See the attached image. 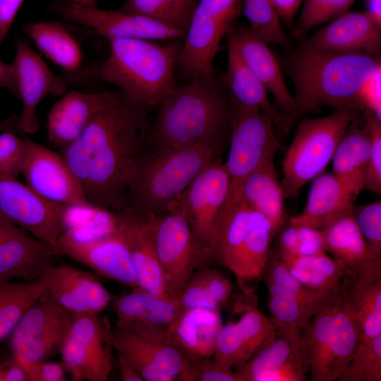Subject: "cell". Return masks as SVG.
<instances>
[{"mask_svg": "<svg viewBox=\"0 0 381 381\" xmlns=\"http://www.w3.org/2000/svg\"><path fill=\"white\" fill-rule=\"evenodd\" d=\"M23 0H0V45L6 37Z\"/></svg>", "mask_w": 381, "mask_h": 381, "instance_id": "cell-56", "label": "cell"}, {"mask_svg": "<svg viewBox=\"0 0 381 381\" xmlns=\"http://www.w3.org/2000/svg\"><path fill=\"white\" fill-rule=\"evenodd\" d=\"M199 0H126L120 8L186 32Z\"/></svg>", "mask_w": 381, "mask_h": 381, "instance_id": "cell-41", "label": "cell"}, {"mask_svg": "<svg viewBox=\"0 0 381 381\" xmlns=\"http://www.w3.org/2000/svg\"><path fill=\"white\" fill-rule=\"evenodd\" d=\"M352 214L371 252L381 258V201L353 206Z\"/></svg>", "mask_w": 381, "mask_h": 381, "instance_id": "cell-46", "label": "cell"}, {"mask_svg": "<svg viewBox=\"0 0 381 381\" xmlns=\"http://www.w3.org/2000/svg\"><path fill=\"white\" fill-rule=\"evenodd\" d=\"M231 114V99H226L214 78L192 79L159 105L150 128V150L226 144Z\"/></svg>", "mask_w": 381, "mask_h": 381, "instance_id": "cell-3", "label": "cell"}, {"mask_svg": "<svg viewBox=\"0 0 381 381\" xmlns=\"http://www.w3.org/2000/svg\"><path fill=\"white\" fill-rule=\"evenodd\" d=\"M122 98L121 92H66L48 114L47 134L50 143L60 150L66 148L80 136L99 112L118 104Z\"/></svg>", "mask_w": 381, "mask_h": 381, "instance_id": "cell-24", "label": "cell"}, {"mask_svg": "<svg viewBox=\"0 0 381 381\" xmlns=\"http://www.w3.org/2000/svg\"><path fill=\"white\" fill-rule=\"evenodd\" d=\"M358 100L363 110H369L381 119V65L361 86Z\"/></svg>", "mask_w": 381, "mask_h": 381, "instance_id": "cell-51", "label": "cell"}, {"mask_svg": "<svg viewBox=\"0 0 381 381\" xmlns=\"http://www.w3.org/2000/svg\"><path fill=\"white\" fill-rule=\"evenodd\" d=\"M366 12L376 21L381 25V0H366Z\"/></svg>", "mask_w": 381, "mask_h": 381, "instance_id": "cell-61", "label": "cell"}, {"mask_svg": "<svg viewBox=\"0 0 381 381\" xmlns=\"http://www.w3.org/2000/svg\"><path fill=\"white\" fill-rule=\"evenodd\" d=\"M276 234L270 221L252 209L248 232L235 274L244 293L247 291V284L258 282L262 278L271 250V243Z\"/></svg>", "mask_w": 381, "mask_h": 381, "instance_id": "cell-35", "label": "cell"}, {"mask_svg": "<svg viewBox=\"0 0 381 381\" xmlns=\"http://www.w3.org/2000/svg\"><path fill=\"white\" fill-rule=\"evenodd\" d=\"M73 206L49 201L13 178L0 176V212L59 255Z\"/></svg>", "mask_w": 381, "mask_h": 381, "instance_id": "cell-12", "label": "cell"}, {"mask_svg": "<svg viewBox=\"0 0 381 381\" xmlns=\"http://www.w3.org/2000/svg\"><path fill=\"white\" fill-rule=\"evenodd\" d=\"M209 295L222 306L229 299L232 286L231 282L216 270H205L195 274Z\"/></svg>", "mask_w": 381, "mask_h": 381, "instance_id": "cell-52", "label": "cell"}, {"mask_svg": "<svg viewBox=\"0 0 381 381\" xmlns=\"http://www.w3.org/2000/svg\"><path fill=\"white\" fill-rule=\"evenodd\" d=\"M280 20L291 28L303 0H272Z\"/></svg>", "mask_w": 381, "mask_h": 381, "instance_id": "cell-58", "label": "cell"}, {"mask_svg": "<svg viewBox=\"0 0 381 381\" xmlns=\"http://www.w3.org/2000/svg\"><path fill=\"white\" fill-rule=\"evenodd\" d=\"M220 312L183 309L168 329L165 339L188 356L213 357L217 338L222 326Z\"/></svg>", "mask_w": 381, "mask_h": 381, "instance_id": "cell-30", "label": "cell"}, {"mask_svg": "<svg viewBox=\"0 0 381 381\" xmlns=\"http://www.w3.org/2000/svg\"><path fill=\"white\" fill-rule=\"evenodd\" d=\"M346 307L357 320L360 339L371 340L381 334V270L347 274L339 285Z\"/></svg>", "mask_w": 381, "mask_h": 381, "instance_id": "cell-29", "label": "cell"}, {"mask_svg": "<svg viewBox=\"0 0 381 381\" xmlns=\"http://www.w3.org/2000/svg\"><path fill=\"white\" fill-rule=\"evenodd\" d=\"M372 149L368 128L356 114L332 157V173L356 197L364 189L365 172Z\"/></svg>", "mask_w": 381, "mask_h": 381, "instance_id": "cell-31", "label": "cell"}, {"mask_svg": "<svg viewBox=\"0 0 381 381\" xmlns=\"http://www.w3.org/2000/svg\"><path fill=\"white\" fill-rule=\"evenodd\" d=\"M109 331L114 349L133 364L143 380L184 381L189 356L166 339L111 327Z\"/></svg>", "mask_w": 381, "mask_h": 381, "instance_id": "cell-17", "label": "cell"}, {"mask_svg": "<svg viewBox=\"0 0 381 381\" xmlns=\"http://www.w3.org/2000/svg\"><path fill=\"white\" fill-rule=\"evenodd\" d=\"M296 226L299 241L298 256H310L326 253L321 229L307 226Z\"/></svg>", "mask_w": 381, "mask_h": 381, "instance_id": "cell-53", "label": "cell"}, {"mask_svg": "<svg viewBox=\"0 0 381 381\" xmlns=\"http://www.w3.org/2000/svg\"><path fill=\"white\" fill-rule=\"evenodd\" d=\"M101 64L102 80L121 90L125 98L146 108L159 106L179 85L175 67L183 48L179 40L161 45L147 40L110 39Z\"/></svg>", "mask_w": 381, "mask_h": 381, "instance_id": "cell-5", "label": "cell"}, {"mask_svg": "<svg viewBox=\"0 0 381 381\" xmlns=\"http://www.w3.org/2000/svg\"><path fill=\"white\" fill-rule=\"evenodd\" d=\"M282 261L300 282L319 291L338 289L347 273L345 265L340 260L329 256L327 253L317 255L296 256Z\"/></svg>", "mask_w": 381, "mask_h": 381, "instance_id": "cell-38", "label": "cell"}, {"mask_svg": "<svg viewBox=\"0 0 381 381\" xmlns=\"http://www.w3.org/2000/svg\"><path fill=\"white\" fill-rule=\"evenodd\" d=\"M307 42L332 52L379 56L381 25L366 11H348L316 32Z\"/></svg>", "mask_w": 381, "mask_h": 381, "instance_id": "cell-26", "label": "cell"}, {"mask_svg": "<svg viewBox=\"0 0 381 381\" xmlns=\"http://www.w3.org/2000/svg\"><path fill=\"white\" fill-rule=\"evenodd\" d=\"M275 329V334L269 342L248 361L235 368L237 381H258L265 373L302 359L299 347L301 330Z\"/></svg>", "mask_w": 381, "mask_h": 381, "instance_id": "cell-36", "label": "cell"}, {"mask_svg": "<svg viewBox=\"0 0 381 381\" xmlns=\"http://www.w3.org/2000/svg\"><path fill=\"white\" fill-rule=\"evenodd\" d=\"M25 363L28 368L29 381L66 380V370L62 363H51L44 361Z\"/></svg>", "mask_w": 381, "mask_h": 381, "instance_id": "cell-54", "label": "cell"}, {"mask_svg": "<svg viewBox=\"0 0 381 381\" xmlns=\"http://www.w3.org/2000/svg\"><path fill=\"white\" fill-rule=\"evenodd\" d=\"M74 2L85 6H96V0H72Z\"/></svg>", "mask_w": 381, "mask_h": 381, "instance_id": "cell-62", "label": "cell"}, {"mask_svg": "<svg viewBox=\"0 0 381 381\" xmlns=\"http://www.w3.org/2000/svg\"><path fill=\"white\" fill-rule=\"evenodd\" d=\"M230 99L229 150L224 163L230 181L227 202L239 198L245 179L264 160L274 156L280 147L273 128V114Z\"/></svg>", "mask_w": 381, "mask_h": 381, "instance_id": "cell-8", "label": "cell"}, {"mask_svg": "<svg viewBox=\"0 0 381 381\" xmlns=\"http://www.w3.org/2000/svg\"><path fill=\"white\" fill-rule=\"evenodd\" d=\"M274 156L264 160L243 181L240 198L265 216L278 232L286 220L284 195L274 164Z\"/></svg>", "mask_w": 381, "mask_h": 381, "instance_id": "cell-33", "label": "cell"}, {"mask_svg": "<svg viewBox=\"0 0 381 381\" xmlns=\"http://www.w3.org/2000/svg\"><path fill=\"white\" fill-rule=\"evenodd\" d=\"M149 220L166 293L177 298L197 268L208 260L177 207Z\"/></svg>", "mask_w": 381, "mask_h": 381, "instance_id": "cell-11", "label": "cell"}, {"mask_svg": "<svg viewBox=\"0 0 381 381\" xmlns=\"http://www.w3.org/2000/svg\"><path fill=\"white\" fill-rule=\"evenodd\" d=\"M245 294L235 303L233 312L218 334L213 357L230 368L248 361L269 342L276 329L270 318L258 308L252 293Z\"/></svg>", "mask_w": 381, "mask_h": 381, "instance_id": "cell-15", "label": "cell"}, {"mask_svg": "<svg viewBox=\"0 0 381 381\" xmlns=\"http://www.w3.org/2000/svg\"><path fill=\"white\" fill-rule=\"evenodd\" d=\"M73 318V314L44 293L27 310L12 331V355L30 363L44 361L60 352Z\"/></svg>", "mask_w": 381, "mask_h": 381, "instance_id": "cell-14", "label": "cell"}, {"mask_svg": "<svg viewBox=\"0 0 381 381\" xmlns=\"http://www.w3.org/2000/svg\"><path fill=\"white\" fill-rule=\"evenodd\" d=\"M243 5L249 27L258 36L267 44H287V36L272 0H243Z\"/></svg>", "mask_w": 381, "mask_h": 381, "instance_id": "cell-43", "label": "cell"}, {"mask_svg": "<svg viewBox=\"0 0 381 381\" xmlns=\"http://www.w3.org/2000/svg\"><path fill=\"white\" fill-rule=\"evenodd\" d=\"M6 218L0 212V226L4 222Z\"/></svg>", "mask_w": 381, "mask_h": 381, "instance_id": "cell-64", "label": "cell"}, {"mask_svg": "<svg viewBox=\"0 0 381 381\" xmlns=\"http://www.w3.org/2000/svg\"><path fill=\"white\" fill-rule=\"evenodd\" d=\"M28 152L22 170L27 185L42 198L69 206L92 208L81 186L59 153L24 137Z\"/></svg>", "mask_w": 381, "mask_h": 381, "instance_id": "cell-19", "label": "cell"}, {"mask_svg": "<svg viewBox=\"0 0 381 381\" xmlns=\"http://www.w3.org/2000/svg\"><path fill=\"white\" fill-rule=\"evenodd\" d=\"M60 14L92 29V33L110 39L181 40L186 32L149 17L119 10H103L71 1L59 7Z\"/></svg>", "mask_w": 381, "mask_h": 381, "instance_id": "cell-16", "label": "cell"}, {"mask_svg": "<svg viewBox=\"0 0 381 381\" xmlns=\"http://www.w3.org/2000/svg\"><path fill=\"white\" fill-rule=\"evenodd\" d=\"M243 0H199L184 37L177 61L181 75L215 78L214 59L222 37L234 26Z\"/></svg>", "mask_w": 381, "mask_h": 381, "instance_id": "cell-9", "label": "cell"}, {"mask_svg": "<svg viewBox=\"0 0 381 381\" xmlns=\"http://www.w3.org/2000/svg\"><path fill=\"white\" fill-rule=\"evenodd\" d=\"M363 119L368 128L372 149L368 159L364 189L381 194V119L369 110H363Z\"/></svg>", "mask_w": 381, "mask_h": 381, "instance_id": "cell-47", "label": "cell"}, {"mask_svg": "<svg viewBox=\"0 0 381 381\" xmlns=\"http://www.w3.org/2000/svg\"><path fill=\"white\" fill-rule=\"evenodd\" d=\"M4 361L0 363V381H4Z\"/></svg>", "mask_w": 381, "mask_h": 381, "instance_id": "cell-63", "label": "cell"}, {"mask_svg": "<svg viewBox=\"0 0 381 381\" xmlns=\"http://www.w3.org/2000/svg\"><path fill=\"white\" fill-rule=\"evenodd\" d=\"M4 364V381H29L28 368L17 357L11 354Z\"/></svg>", "mask_w": 381, "mask_h": 381, "instance_id": "cell-57", "label": "cell"}, {"mask_svg": "<svg viewBox=\"0 0 381 381\" xmlns=\"http://www.w3.org/2000/svg\"><path fill=\"white\" fill-rule=\"evenodd\" d=\"M23 31L47 58L66 71L73 72L80 66V48L61 23H30L23 27Z\"/></svg>", "mask_w": 381, "mask_h": 381, "instance_id": "cell-37", "label": "cell"}, {"mask_svg": "<svg viewBox=\"0 0 381 381\" xmlns=\"http://www.w3.org/2000/svg\"><path fill=\"white\" fill-rule=\"evenodd\" d=\"M299 241L296 225L289 222L282 230L278 243V251L275 252L282 260L298 255Z\"/></svg>", "mask_w": 381, "mask_h": 381, "instance_id": "cell-55", "label": "cell"}, {"mask_svg": "<svg viewBox=\"0 0 381 381\" xmlns=\"http://www.w3.org/2000/svg\"><path fill=\"white\" fill-rule=\"evenodd\" d=\"M229 186L224 163L216 159L196 176L173 205L186 218L208 261L214 257Z\"/></svg>", "mask_w": 381, "mask_h": 381, "instance_id": "cell-10", "label": "cell"}, {"mask_svg": "<svg viewBox=\"0 0 381 381\" xmlns=\"http://www.w3.org/2000/svg\"><path fill=\"white\" fill-rule=\"evenodd\" d=\"M58 250L59 255L85 265L99 275L132 289L139 288L130 249L116 229L90 239H78L64 231L59 239Z\"/></svg>", "mask_w": 381, "mask_h": 381, "instance_id": "cell-18", "label": "cell"}, {"mask_svg": "<svg viewBox=\"0 0 381 381\" xmlns=\"http://www.w3.org/2000/svg\"><path fill=\"white\" fill-rule=\"evenodd\" d=\"M186 381H237L235 371L214 357L189 356Z\"/></svg>", "mask_w": 381, "mask_h": 381, "instance_id": "cell-49", "label": "cell"}, {"mask_svg": "<svg viewBox=\"0 0 381 381\" xmlns=\"http://www.w3.org/2000/svg\"><path fill=\"white\" fill-rule=\"evenodd\" d=\"M321 230L325 252L340 260L348 274L381 270V258L371 252L352 213Z\"/></svg>", "mask_w": 381, "mask_h": 381, "instance_id": "cell-32", "label": "cell"}, {"mask_svg": "<svg viewBox=\"0 0 381 381\" xmlns=\"http://www.w3.org/2000/svg\"><path fill=\"white\" fill-rule=\"evenodd\" d=\"M237 48L253 73L274 99V118L288 114L294 97L283 78L279 65L268 44L258 36L249 26L233 27Z\"/></svg>", "mask_w": 381, "mask_h": 381, "instance_id": "cell-27", "label": "cell"}, {"mask_svg": "<svg viewBox=\"0 0 381 381\" xmlns=\"http://www.w3.org/2000/svg\"><path fill=\"white\" fill-rule=\"evenodd\" d=\"M380 65L379 56L332 52L306 42L289 63L288 72L295 89L292 108L286 115L273 119L280 135H286L298 118L320 107L363 111L358 90Z\"/></svg>", "mask_w": 381, "mask_h": 381, "instance_id": "cell-2", "label": "cell"}, {"mask_svg": "<svg viewBox=\"0 0 381 381\" xmlns=\"http://www.w3.org/2000/svg\"><path fill=\"white\" fill-rule=\"evenodd\" d=\"M40 280L45 294L74 315L99 314L109 304L111 296L95 274L67 264L53 265Z\"/></svg>", "mask_w": 381, "mask_h": 381, "instance_id": "cell-22", "label": "cell"}, {"mask_svg": "<svg viewBox=\"0 0 381 381\" xmlns=\"http://www.w3.org/2000/svg\"><path fill=\"white\" fill-rule=\"evenodd\" d=\"M233 27L226 34L227 68L222 83L230 91V97L239 104L258 108L274 116L267 90L247 65L237 48Z\"/></svg>", "mask_w": 381, "mask_h": 381, "instance_id": "cell-34", "label": "cell"}, {"mask_svg": "<svg viewBox=\"0 0 381 381\" xmlns=\"http://www.w3.org/2000/svg\"><path fill=\"white\" fill-rule=\"evenodd\" d=\"M109 328L99 314L74 315L60 350L71 380H108L114 349Z\"/></svg>", "mask_w": 381, "mask_h": 381, "instance_id": "cell-13", "label": "cell"}, {"mask_svg": "<svg viewBox=\"0 0 381 381\" xmlns=\"http://www.w3.org/2000/svg\"><path fill=\"white\" fill-rule=\"evenodd\" d=\"M15 83L23 109L17 127L24 133L38 131L40 122L36 109L47 95L59 96L68 88L66 80L54 74L25 40L16 42V54L12 64Z\"/></svg>", "mask_w": 381, "mask_h": 381, "instance_id": "cell-20", "label": "cell"}, {"mask_svg": "<svg viewBox=\"0 0 381 381\" xmlns=\"http://www.w3.org/2000/svg\"><path fill=\"white\" fill-rule=\"evenodd\" d=\"M325 305L308 303L278 293L268 292L270 318L275 327L302 330Z\"/></svg>", "mask_w": 381, "mask_h": 381, "instance_id": "cell-42", "label": "cell"}, {"mask_svg": "<svg viewBox=\"0 0 381 381\" xmlns=\"http://www.w3.org/2000/svg\"><path fill=\"white\" fill-rule=\"evenodd\" d=\"M115 217L116 229L123 236L130 249L139 288L169 298L166 293L149 219L126 207L115 212Z\"/></svg>", "mask_w": 381, "mask_h": 381, "instance_id": "cell-25", "label": "cell"}, {"mask_svg": "<svg viewBox=\"0 0 381 381\" xmlns=\"http://www.w3.org/2000/svg\"><path fill=\"white\" fill-rule=\"evenodd\" d=\"M177 299L183 309H207L221 311L222 306L207 293L195 274L185 285Z\"/></svg>", "mask_w": 381, "mask_h": 381, "instance_id": "cell-50", "label": "cell"}, {"mask_svg": "<svg viewBox=\"0 0 381 381\" xmlns=\"http://www.w3.org/2000/svg\"><path fill=\"white\" fill-rule=\"evenodd\" d=\"M59 256L24 229L7 219L0 226V280H40Z\"/></svg>", "mask_w": 381, "mask_h": 381, "instance_id": "cell-23", "label": "cell"}, {"mask_svg": "<svg viewBox=\"0 0 381 381\" xmlns=\"http://www.w3.org/2000/svg\"><path fill=\"white\" fill-rule=\"evenodd\" d=\"M113 307L116 328L162 339L183 310L177 298L161 297L140 288L116 298Z\"/></svg>", "mask_w": 381, "mask_h": 381, "instance_id": "cell-21", "label": "cell"}, {"mask_svg": "<svg viewBox=\"0 0 381 381\" xmlns=\"http://www.w3.org/2000/svg\"><path fill=\"white\" fill-rule=\"evenodd\" d=\"M1 88H7L18 97L13 65H8L0 60V89Z\"/></svg>", "mask_w": 381, "mask_h": 381, "instance_id": "cell-60", "label": "cell"}, {"mask_svg": "<svg viewBox=\"0 0 381 381\" xmlns=\"http://www.w3.org/2000/svg\"><path fill=\"white\" fill-rule=\"evenodd\" d=\"M25 139L12 131L0 133V176L16 179L20 173L27 157Z\"/></svg>", "mask_w": 381, "mask_h": 381, "instance_id": "cell-48", "label": "cell"}, {"mask_svg": "<svg viewBox=\"0 0 381 381\" xmlns=\"http://www.w3.org/2000/svg\"><path fill=\"white\" fill-rule=\"evenodd\" d=\"M47 290L44 281L13 282L0 280V342L8 335L25 314Z\"/></svg>", "mask_w": 381, "mask_h": 381, "instance_id": "cell-39", "label": "cell"}, {"mask_svg": "<svg viewBox=\"0 0 381 381\" xmlns=\"http://www.w3.org/2000/svg\"><path fill=\"white\" fill-rule=\"evenodd\" d=\"M361 329L339 291L301 330L300 353L312 381H332L348 367Z\"/></svg>", "mask_w": 381, "mask_h": 381, "instance_id": "cell-6", "label": "cell"}, {"mask_svg": "<svg viewBox=\"0 0 381 381\" xmlns=\"http://www.w3.org/2000/svg\"><path fill=\"white\" fill-rule=\"evenodd\" d=\"M147 108L123 95L99 112L61 155L78 179L87 204L118 212L128 205V188L138 160L150 150Z\"/></svg>", "mask_w": 381, "mask_h": 381, "instance_id": "cell-1", "label": "cell"}, {"mask_svg": "<svg viewBox=\"0 0 381 381\" xmlns=\"http://www.w3.org/2000/svg\"><path fill=\"white\" fill-rule=\"evenodd\" d=\"M225 145L207 143L148 150L135 165L126 207L145 219L169 211L196 176L218 159Z\"/></svg>", "mask_w": 381, "mask_h": 381, "instance_id": "cell-4", "label": "cell"}, {"mask_svg": "<svg viewBox=\"0 0 381 381\" xmlns=\"http://www.w3.org/2000/svg\"><path fill=\"white\" fill-rule=\"evenodd\" d=\"M340 381L381 380V334L371 340L360 339Z\"/></svg>", "mask_w": 381, "mask_h": 381, "instance_id": "cell-44", "label": "cell"}, {"mask_svg": "<svg viewBox=\"0 0 381 381\" xmlns=\"http://www.w3.org/2000/svg\"><path fill=\"white\" fill-rule=\"evenodd\" d=\"M356 198L333 173L320 174L315 178L303 211L289 222L323 229L352 213Z\"/></svg>", "mask_w": 381, "mask_h": 381, "instance_id": "cell-28", "label": "cell"}, {"mask_svg": "<svg viewBox=\"0 0 381 381\" xmlns=\"http://www.w3.org/2000/svg\"><path fill=\"white\" fill-rule=\"evenodd\" d=\"M356 0H303L297 20V32L306 34L309 30L329 23L349 9Z\"/></svg>", "mask_w": 381, "mask_h": 381, "instance_id": "cell-45", "label": "cell"}, {"mask_svg": "<svg viewBox=\"0 0 381 381\" xmlns=\"http://www.w3.org/2000/svg\"><path fill=\"white\" fill-rule=\"evenodd\" d=\"M356 114L336 110L299 123L282 161L284 176L280 186L284 199L297 198L301 189L322 172Z\"/></svg>", "mask_w": 381, "mask_h": 381, "instance_id": "cell-7", "label": "cell"}, {"mask_svg": "<svg viewBox=\"0 0 381 381\" xmlns=\"http://www.w3.org/2000/svg\"><path fill=\"white\" fill-rule=\"evenodd\" d=\"M268 292H274L301 301L325 305L339 291H319L303 284L290 272L286 265L273 250H270L263 271Z\"/></svg>", "mask_w": 381, "mask_h": 381, "instance_id": "cell-40", "label": "cell"}, {"mask_svg": "<svg viewBox=\"0 0 381 381\" xmlns=\"http://www.w3.org/2000/svg\"><path fill=\"white\" fill-rule=\"evenodd\" d=\"M123 381H143V377L133 364L123 354L116 352Z\"/></svg>", "mask_w": 381, "mask_h": 381, "instance_id": "cell-59", "label": "cell"}]
</instances>
